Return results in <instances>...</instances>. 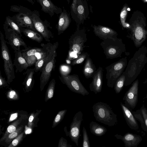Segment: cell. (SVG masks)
<instances>
[{
    "label": "cell",
    "mask_w": 147,
    "mask_h": 147,
    "mask_svg": "<svg viewBox=\"0 0 147 147\" xmlns=\"http://www.w3.org/2000/svg\"><path fill=\"white\" fill-rule=\"evenodd\" d=\"M57 56L56 51L48 60L41 71V73L40 79L41 90L43 89L49 81L52 71L55 70Z\"/></svg>",
    "instance_id": "7c38bea8"
},
{
    "label": "cell",
    "mask_w": 147,
    "mask_h": 147,
    "mask_svg": "<svg viewBox=\"0 0 147 147\" xmlns=\"http://www.w3.org/2000/svg\"><path fill=\"white\" fill-rule=\"evenodd\" d=\"M23 134V132L20 134L12 141L11 143L8 147H13L16 146L22 140Z\"/></svg>",
    "instance_id": "60d3db41"
},
{
    "label": "cell",
    "mask_w": 147,
    "mask_h": 147,
    "mask_svg": "<svg viewBox=\"0 0 147 147\" xmlns=\"http://www.w3.org/2000/svg\"><path fill=\"white\" fill-rule=\"evenodd\" d=\"M59 147H71L72 145L69 144L67 140L63 137H61L59 140Z\"/></svg>",
    "instance_id": "b9f144b4"
},
{
    "label": "cell",
    "mask_w": 147,
    "mask_h": 147,
    "mask_svg": "<svg viewBox=\"0 0 147 147\" xmlns=\"http://www.w3.org/2000/svg\"><path fill=\"white\" fill-rule=\"evenodd\" d=\"M28 1L32 5H34L35 2V0H24Z\"/></svg>",
    "instance_id": "7dc6e473"
},
{
    "label": "cell",
    "mask_w": 147,
    "mask_h": 147,
    "mask_svg": "<svg viewBox=\"0 0 147 147\" xmlns=\"http://www.w3.org/2000/svg\"><path fill=\"white\" fill-rule=\"evenodd\" d=\"M78 0H73L70 6L71 15L72 18L76 21L77 16V9Z\"/></svg>",
    "instance_id": "f35d334b"
},
{
    "label": "cell",
    "mask_w": 147,
    "mask_h": 147,
    "mask_svg": "<svg viewBox=\"0 0 147 147\" xmlns=\"http://www.w3.org/2000/svg\"><path fill=\"white\" fill-rule=\"evenodd\" d=\"M34 119V117L33 115H31L29 118V122H31Z\"/></svg>",
    "instance_id": "c3c4849f"
},
{
    "label": "cell",
    "mask_w": 147,
    "mask_h": 147,
    "mask_svg": "<svg viewBox=\"0 0 147 147\" xmlns=\"http://www.w3.org/2000/svg\"><path fill=\"white\" fill-rule=\"evenodd\" d=\"M144 1L147 2V0H144Z\"/></svg>",
    "instance_id": "f907efd6"
},
{
    "label": "cell",
    "mask_w": 147,
    "mask_h": 147,
    "mask_svg": "<svg viewBox=\"0 0 147 147\" xmlns=\"http://www.w3.org/2000/svg\"><path fill=\"white\" fill-rule=\"evenodd\" d=\"M71 22L69 14L64 9L60 14L57 25L58 34L60 35L68 27Z\"/></svg>",
    "instance_id": "7402d4cb"
},
{
    "label": "cell",
    "mask_w": 147,
    "mask_h": 147,
    "mask_svg": "<svg viewBox=\"0 0 147 147\" xmlns=\"http://www.w3.org/2000/svg\"><path fill=\"white\" fill-rule=\"evenodd\" d=\"M21 119H20L17 120L8 126L4 135L1 139L0 142L5 140L10 134L16 130L17 127L20 122Z\"/></svg>",
    "instance_id": "d6a6232c"
},
{
    "label": "cell",
    "mask_w": 147,
    "mask_h": 147,
    "mask_svg": "<svg viewBox=\"0 0 147 147\" xmlns=\"http://www.w3.org/2000/svg\"><path fill=\"white\" fill-rule=\"evenodd\" d=\"M96 70L92 59L89 56H88L86 59L83 68V73L84 76L86 78H92Z\"/></svg>",
    "instance_id": "484cf974"
},
{
    "label": "cell",
    "mask_w": 147,
    "mask_h": 147,
    "mask_svg": "<svg viewBox=\"0 0 147 147\" xmlns=\"http://www.w3.org/2000/svg\"><path fill=\"white\" fill-rule=\"evenodd\" d=\"M92 27L95 35L103 40L108 38H117V32L112 28L101 25H93Z\"/></svg>",
    "instance_id": "e0dca14e"
},
{
    "label": "cell",
    "mask_w": 147,
    "mask_h": 147,
    "mask_svg": "<svg viewBox=\"0 0 147 147\" xmlns=\"http://www.w3.org/2000/svg\"><path fill=\"white\" fill-rule=\"evenodd\" d=\"M4 30L5 39L8 40L6 43L11 46L14 52L20 50L21 46H23L25 49L28 47L21 37L14 30L8 28Z\"/></svg>",
    "instance_id": "4fadbf2b"
},
{
    "label": "cell",
    "mask_w": 147,
    "mask_h": 147,
    "mask_svg": "<svg viewBox=\"0 0 147 147\" xmlns=\"http://www.w3.org/2000/svg\"><path fill=\"white\" fill-rule=\"evenodd\" d=\"M127 63V58L125 57L106 67V78L107 80V85L109 87H114L116 81L123 72Z\"/></svg>",
    "instance_id": "5b68a950"
},
{
    "label": "cell",
    "mask_w": 147,
    "mask_h": 147,
    "mask_svg": "<svg viewBox=\"0 0 147 147\" xmlns=\"http://www.w3.org/2000/svg\"><path fill=\"white\" fill-rule=\"evenodd\" d=\"M41 7V10L43 12L48 13L53 17L55 13L60 14L63 11L62 9L54 4L51 0H36Z\"/></svg>",
    "instance_id": "44dd1931"
},
{
    "label": "cell",
    "mask_w": 147,
    "mask_h": 147,
    "mask_svg": "<svg viewBox=\"0 0 147 147\" xmlns=\"http://www.w3.org/2000/svg\"><path fill=\"white\" fill-rule=\"evenodd\" d=\"M146 53H147V52H146Z\"/></svg>",
    "instance_id": "f5cc1de1"
},
{
    "label": "cell",
    "mask_w": 147,
    "mask_h": 147,
    "mask_svg": "<svg viewBox=\"0 0 147 147\" xmlns=\"http://www.w3.org/2000/svg\"><path fill=\"white\" fill-rule=\"evenodd\" d=\"M36 30L39 32L45 40L48 42L50 39L54 38L53 34L49 28L52 29L50 23L47 20H42L40 18L39 12L36 10L32 11L30 15Z\"/></svg>",
    "instance_id": "52a82bcc"
},
{
    "label": "cell",
    "mask_w": 147,
    "mask_h": 147,
    "mask_svg": "<svg viewBox=\"0 0 147 147\" xmlns=\"http://www.w3.org/2000/svg\"><path fill=\"white\" fill-rule=\"evenodd\" d=\"M20 28L22 33L28 38L38 43H40L42 41V36L35 31L28 28Z\"/></svg>",
    "instance_id": "4316f807"
},
{
    "label": "cell",
    "mask_w": 147,
    "mask_h": 147,
    "mask_svg": "<svg viewBox=\"0 0 147 147\" xmlns=\"http://www.w3.org/2000/svg\"><path fill=\"white\" fill-rule=\"evenodd\" d=\"M92 108L94 116L97 121L109 127L117 124V115L107 104L98 102L94 104Z\"/></svg>",
    "instance_id": "3957f363"
},
{
    "label": "cell",
    "mask_w": 147,
    "mask_h": 147,
    "mask_svg": "<svg viewBox=\"0 0 147 147\" xmlns=\"http://www.w3.org/2000/svg\"><path fill=\"white\" fill-rule=\"evenodd\" d=\"M23 127V126L22 125L16 129L15 131L10 134L5 139V142L7 143H9L12 141L20 134Z\"/></svg>",
    "instance_id": "e575fe53"
},
{
    "label": "cell",
    "mask_w": 147,
    "mask_h": 147,
    "mask_svg": "<svg viewBox=\"0 0 147 147\" xmlns=\"http://www.w3.org/2000/svg\"><path fill=\"white\" fill-rule=\"evenodd\" d=\"M104 53L108 59L121 57L122 53L126 51L125 45L121 38H108L103 40L100 44Z\"/></svg>",
    "instance_id": "277c9868"
},
{
    "label": "cell",
    "mask_w": 147,
    "mask_h": 147,
    "mask_svg": "<svg viewBox=\"0 0 147 147\" xmlns=\"http://www.w3.org/2000/svg\"><path fill=\"white\" fill-rule=\"evenodd\" d=\"M83 114L81 111L77 113L71 123L69 131L66 133L67 136H69L77 146L78 145L79 140L81 136L80 126L83 120Z\"/></svg>",
    "instance_id": "8fae6325"
},
{
    "label": "cell",
    "mask_w": 147,
    "mask_h": 147,
    "mask_svg": "<svg viewBox=\"0 0 147 147\" xmlns=\"http://www.w3.org/2000/svg\"><path fill=\"white\" fill-rule=\"evenodd\" d=\"M83 147H90V146L89 137L86 130L84 127H83Z\"/></svg>",
    "instance_id": "74e56055"
},
{
    "label": "cell",
    "mask_w": 147,
    "mask_h": 147,
    "mask_svg": "<svg viewBox=\"0 0 147 147\" xmlns=\"http://www.w3.org/2000/svg\"><path fill=\"white\" fill-rule=\"evenodd\" d=\"M55 84V79H53L50 82L47 89L46 92L47 99H51L53 97Z\"/></svg>",
    "instance_id": "d590c367"
},
{
    "label": "cell",
    "mask_w": 147,
    "mask_h": 147,
    "mask_svg": "<svg viewBox=\"0 0 147 147\" xmlns=\"http://www.w3.org/2000/svg\"><path fill=\"white\" fill-rule=\"evenodd\" d=\"M80 25L77 24V28L74 33L69 39V51L76 52L80 54L86 46L84 43L87 40V34L84 29H80Z\"/></svg>",
    "instance_id": "ba28073f"
},
{
    "label": "cell",
    "mask_w": 147,
    "mask_h": 147,
    "mask_svg": "<svg viewBox=\"0 0 147 147\" xmlns=\"http://www.w3.org/2000/svg\"><path fill=\"white\" fill-rule=\"evenodd\" d=\"M0 39L1 46V56L4 62V68L7 78L8 83L9 84L15 78L13 63L6 42L4 35L0 31Z\"/></svg>",
    "instance_id": "8992f818"
},
{
    "label": "cell",
    "mask_w": 147,
    "mask_h": 147,
    "mask_svg": "<svg viewBox=\"0 0 147 147\" xmlns=\"http://www.w3.org/2000/svg\"><path fill=\"white\" fill-rule=\"evenodd\" d=\"M71 71V67L69 65H63L60 66L59 67V71L61 75H68Z\"/></svg>",
    "instance_id": "ab89813d"
},
{
    "label": "cell",
    "mask_w": 147,
    "mask_h": 147,
    "mask_svg": "<svg viewBox=\"0 0 147 147\" xmlns=\"http://www.w3.org/2000/svg\"><path fill=\"white\" fill-rule=\"evenodd\" d=\"M147 50L146 47L142 46L129 61L125 70L122 73L125 77L124 86L131 84L141 72L147 62Z\"/></svg>",
    "instance_id": "6da1fadb"
},
{
    "label": "cell",
    "mask_w": 147,
    "mask_h": 147,
    "mask_svg": "<svg viewBox=\"0 0 147 147\" xmlns=\"http://www.w3.org/2000/svg\"><path fill=\"white\" fill-rule=\"evenodd\" d=\"M146 96H147V94H146Z\"/></svg>",
    "instance_id": "816d5d0a"
},
{
    "label": "cell",
    "mask_w": 147,
    "mask_h": 147,
    "mask_svg": "<svg viewBox=\"0 0 147 147\" xmlns=\"http://www.w3.org/2000/svg\"><path fill=\"white\" fill-rule=\"evenodd\" d=\"M138 85L139 81L137 79L133 82L123 98L124 105L132 109L135 107L138 102Z\"/></svg>",
    "instance_id": "5bb4252c"
},
{
    "label": "cell",
    "mask_w": 147,
    "mask_h": 147,
    "mask_svg": "<svg viewBox=\"0 0 147 147\" xmlns=\"http://www.w3.org/2000/svg\"><path fill=\"white\" fill-rule=\"evenodd\" d=\"M15 58L13 65L16 68V72L20 73L26 70L29 67L28 63L23 57L21 51L18 50L14 52Z\"/></svg>",
    "instance_id": "cb8c5ba5"
},
{
    "label": "cell",
    "mask_w": 147,
    "mask_h": 147,
    "mask_svg": "<svg viewBox=\"0 0 147 147\" xmlns=\"http://www.w3.org/2000/svg\"><path fill=\"white\" fill-rule=\"evenodd\" d=\"M103 69L99 67L92 77V80L89 85L90 90L95 94L101 92L103 85Z\"/></svg>",
    "instance_id": "ffe728a7"
},
{
    "label": "cell",
    "mask_w": 147,
    "mask_h": 147,
    "mask_svg": "<svg viewBox=\"0 0 147 147\" xmlns=\"http://www.w3.org/2000/svg\"><path fill=\"white\" fill-rule=\"evenodd\" d=\"M89 15V8L86 1L78 0L77 16L75 21L77 24H83Z\"/></svg>",
    "instance_id": "ac0fdd59"
},
{
    "label": "cell",
    "mask_w": 147,
    "mask_h": 147,
    "mask_svg": "<svg viewBox=\"0 0 147 147\" xmlns=\"http://www.w3.org/2000/svg\"><path fill=\"white\" fill-rule=\"evenodd\" d=\"M127 5H125L123 7L120 13V19L121 24L124 28L129 29L130 25L125 22L127 13Z\"/></svg>",
    "instance_id": "1f68e13d"
},
{
    "label": "cell",
    "mask_w": 147,
    "mask_h": 147,
    "mask_svg": "<svg viewBox=\"0 0 147 147\" xmlns=\"http://www.w3.org/2000/svg\"><path fill=\"white\" fill-rule=\"evenodd\" d=\"M35 72L34 68L27 69L24 73V75H26V76L24 83L27 89L30 88L34 83V75Z\"/></svg>",
    "instance_id": "f546056e"
},
{
    "label": "cell",
    "mask_w": 147,
    "mask_h": 147,
    "mask_svg": "<svg viewBox=\"0 0 147 147\" xmlns=\"http://www.w3.org/2000/svg\"><path fill=\"white\" fill-rule=\"evenodd\" d=\"M32 11L28 9L24 12H19L11 17L20 28H27L36 31L30 15Z\"/></svg>",
    "instance_id": "9a60e30c"
},
{
    "label": "cell",
    "mask_w": 147,
    "mask_h": 147,
    "mask_svg": "<svg viewBox=\"0 0 147 147\" xmlns=\"http://www.w3.org/2000/svg\"><path fill=\"white\" fill-rule=\"evenodd\" d=\"M18 113H15L12 114L9 119V121L11 122L16 119L17 117Z\"/></svg>",
    "instance_id": "f6af8a7d"
},
{
    "label": "cell",
    "mask_w": 147,
    "mask_h": 147,
    "mask_svg": "<svg viewBox=\"0 0 147 147\" xmlns=\"http://www.w3.org/2000/svg\"><path fill=\"white\" fill-rule=\"evenodd\" d=\"M58 45V42L54 43L53 44L50 42L46 44V53L43 57L37 60L35 63L34 68L35 72L41 71L48 60L56 51Z\"/></svg>",
    "instance_id": "2e32d148"
},
{
    "label": "cell",
    "mask_w": 147,
    "mask_h": 147,
    "mask_svg": "<svg viewBox=\"0 0 147 147\" xmlns=\"http://www.w3.org/2000/svg\"><path fill=\"white\" fill-rule=\"evenodd\" d=\"M42 48L29 47L21 51L22 55L25 59L29 66L33 65L38 60L43 57L45 55V44H41Z\"/></svg>",
    "instance_id": "30bf717a"
},
{
    "label": "cell",
    "mask_w": 147,
    "mask_h": 147,
    "mask_svg": "<svg viewBox=\"0 0 147 147\" xmlns=\"http://www.w3.org/2000/svg\"><path fill=\"white\" fill-rule=\"evenodd\" d=\"M59 78L61 82L72 92L84 96L89 94L81 82L78 75H61Z\"/></svg>",
    "instance_id": "9c48e42d"
},
{
    "label": "cell",
    "mask_w": 147,
    "mask_h": 147,
    "mask_svg": "<svg viewBox=\"0 0 147 147\" xmlns=\"http://www.w3.org/2000/svg\"><path fill=\"white\" fill-rule=\"evenodd\" d=\"M114 136L123 141L126 147H137L142 140L140 136L129 132L123 136L117 134Z\"/></svg>",
    "instance_id": "d6986e66"
},
{
    "label": "cell",
    "mask_w": 147,
    "mask_h": 147,
    "mask_svg": "<svg viewBox=\"0 0 147 147\" xmlns=\"http://www.w3.org/2000/svg\"><path fill=\"white\" fill-rule=\"evenodd\" d=\"M7 81H6L5 78L2 76L1 71H0V86H7Z\"/></svg>",
    "instance_id": "7bdbcfd3"
},
{
    "label": "cell",
    "mask_w": 147,
    "mask_h": 147,
    "mask_svg": "<svg viewBox=\"0 0 147 147\" xmlns=\"http://www.w3.org/2000/svg\"><path fill=\"white\" fill-rule=\"evenodd\" d=\"M89 56V55L87 52H82L76 58L72 61L71 65H74L82 63Z\"/></svg>",
    "instance_id": "836d02e7"
},
{
    "label": "cell",
    "mask_w": 147,
    "mask_h": 147,
    "mask_svg": "<svg viewBox=\"0 0 147 147\" xmlns=\"http://www.w3.org/2000/svg\"><path fill=\"white\" fill-rule=\"evenodd\" d=\"M123 116L128 126L131 129L137 131L139 126L133 113L122 102L120 103Z\"/></svg>",
    "instance_id": "603a6c76"
},
{
    "label": "cell",
    "mask_w": 147,
    "mask_h": 147,
    "mask_svg": "<svg viewBox=\"0 0 147 147\" xmlns=\"http://www.w3.org/2000/svg\"><path fill=\"white\" fill-rule=\"evenodd\" d=\"M31 132V129L30 128L27 127L25 131V132L26 134H30Z\"/></svg>",
    "instance_id": "bcb514c9"
},
{
    "label": "cell",
    "mask_w": 147,
    "mask_h": 147,
    "mask_svg": "<svg viewBox=\"0 0 147 147\" xmlns=\"http://www.w3.org/2000/svg\"><path fill=\"white\" fill-rule=\"evenodd\" d=\"M8 96L10 98L12 99H15L17 96L16 92L13 90H11L8 92Z\"/></svg>",
    "instance_id": "ee69618b"
},
{
    "label": "cell",
    "mask_w": 147,
    "mask_h": 147,
    "mask_svg": "<svg viewBox=\"0 0 147 147\" xmlns=\"http://www.w3.org/2000/svg\"><path fill=\"white\" fill-rule=\"evenodd\" d=\"M89 126L91 132L96 136H102L104 135L107 131L106 127L94 121H92L90 122Z\"/></svg>",
    "instance_id": "83f0119b"
},
{
    "label": "cell",
    "mask_w": 147,
    "mask_h": 147,
    "mask_svg": "<svg viewBox=\"0 0 147 147\" xmlns=\"http://www.w3.org/2000/svg\"><path fill=\"white\" fill-rule=\"evenodd\" d=\"M125 79V75L122 74L116 81L114 86L116 93L119 94L122 89L124 86Z\"/></svg>",
    "instance_id": "4dcf8cb0"
},
{
    "label": "cell",
    "mask_w": 147,
    "mask_h": 147,
    "mask_svg": "<svg viewBox=\"0 0 147 147\" xmlns=\"http://www.w3.org/2000/svg\"><path fill=\"white\" fill-rule=\"evenodd\" d=\"M4 30L10 28L14 30L21 37H22V33L19 26L9 16L6 17L5 20L3 24Z\"/></svg>",
    "instance_id": "f1b7e54d"
},
{
    "label": "cell",
    "mask_w": 147,
    "mask_h": 147,
    "mask_svg": "<svg viewBox=\"0 0 147 147\" xmlns=\"http://www.w3.org/2000/svg\"><path fill=\"white\" fill-rule=\"evenodd\" d=\"M67 110L65 109L59 111L57 114L54 119L53 127H54L57 125L63 118L67 111Z\"/></svg>",
    "instance_id": "8d00e7d4"
},
{
    "label": "cell",
    "mask_w": 147,
    "mask_h": 147,
    "mask_svg": "<svg viewBox=\"0 0 147 147\" xmlns=\"http://www.w3.org/2000/svg\"><path fill=\"white\" fill-rule=\"evenodd\" d=\"M131 34L129 37L132 40L136 47H140L145 41L147 35L146 18L140 11L133 13L129 21Z\"/></svg>",
    "instance_id": "7a4b0ae2"
},
{
    "label": "cell",
    "mask_w": 147,
    "mask_h": 147,
    "mask_svg": "<svg viewBox=\"0 0 147 147\" xmlns=\"http://www.w3.org/2000/svg\"><path fill=\"white\" fill-rule=\"evenodd\" d=\"M133 113L135 118L140 121L142 129L147 133V109L144 105L140 109Z\"/></svg>",
    "instance_id": "d4e9b609"
},
{
    "label": "cell",
    "mask_w": 147,
    "mask_h": 147,
    "mask_svg": "<svg viewBox=\"0 0 147 147\" xmlns=\"http://www.w3.org/2000/svg\"><path fill=\"white\" fill-rule=\"evenodd\" d=\"M68 2V4H69L70 2V0H66Z\"/></svg>",
    "instance_id": "681fc988"
}]
</instances>
